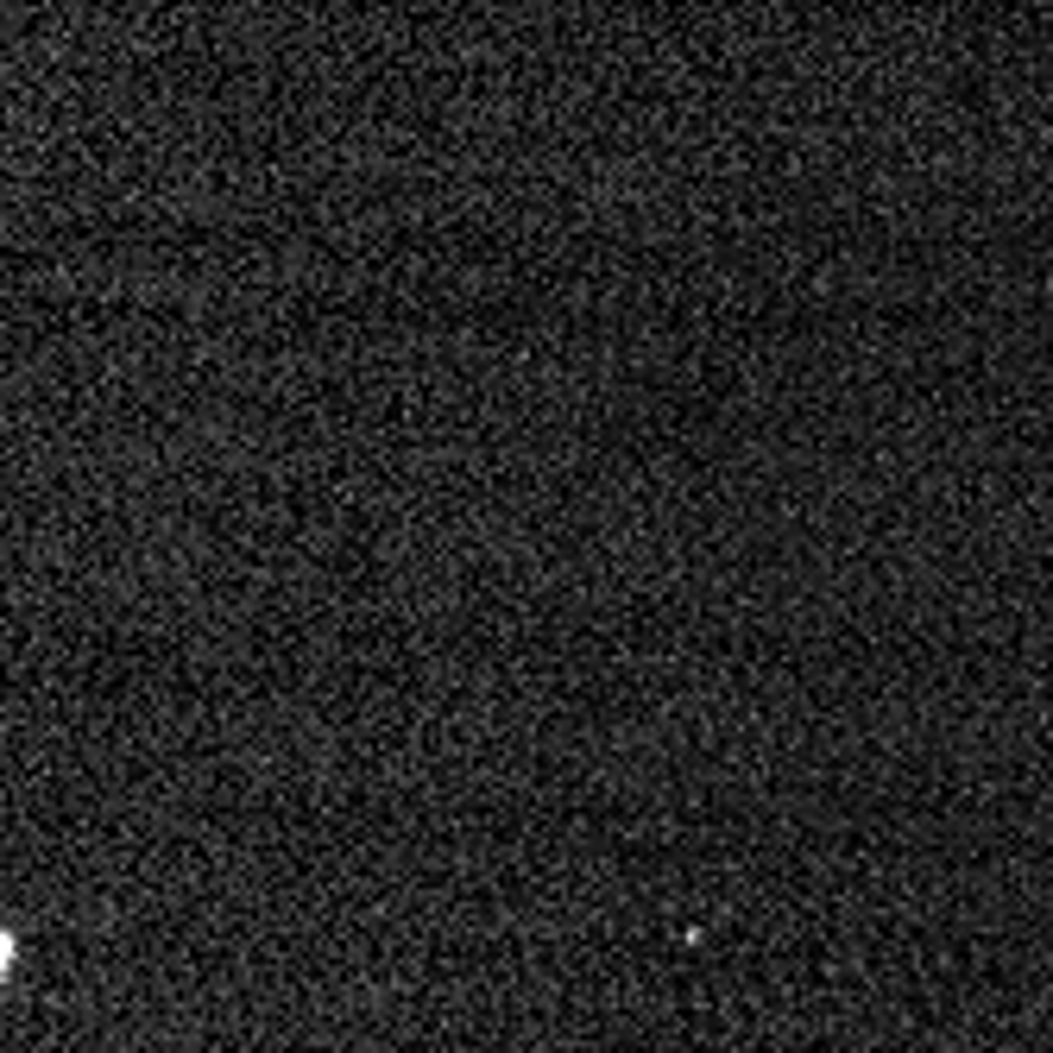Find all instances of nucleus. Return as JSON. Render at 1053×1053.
Wrapping results in <instances>:
<instances>
[{
	"label": "nucleus",
	"instance_id": "f257e3e1",
	"mask_svg": "<svg viewBox=\"0 0 1053 1053\" xmlns=\"http://www.w3.org/2000/svg\"><path fill=\"white\" fill-rule=\"evenodd\" d=\"M7 953H13V940L0 934V972H7Z\"/></svg>",
	"mask_w": 1053,
	"mask_h": 1053
}]
</instances>
